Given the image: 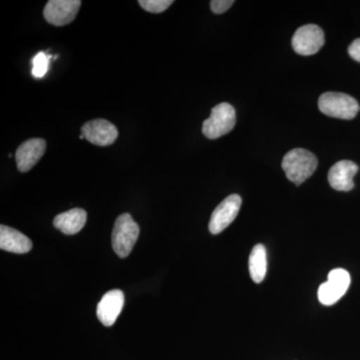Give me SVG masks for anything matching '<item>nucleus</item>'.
Wrapping results in <instances>:
<instances>
[{
	"instance_id": "nucleus-19",
	"label": "nucleus",
	"mask_w": 360,
	"mask_h": 360,
	"mask_svg": "<svg viewBox=\"0 0 360 360\" xmlns=\"http://www.w3.org/2000/svg\"><path fill=\"white\" fill-rule=\"evenodd\" d=\"M348 53L350 58L354 59L357 63H360V39H355L348 47Z\"/></svg>"
},
{
	"instance_id": "nucleus-12",
	"label": "nucleus",
	"mask_w": 360,
	"mask_h": 360,
	"mask_svg": "<svg viewBox=\"0 0 360 360\" xmlns=\"http://www.w3.org/2000/svg\"><path fill=\"white\" fill-rule=\"evenodd\" d=\"M357 172L359 167L352 161H338L329 169V184L335 191H350L354 187V177Z\"/></svg>"
},
{
	"instance_id": "nucleus-9",
	"label": "nucleus",
	"mask_w": 360,
	"mask_h": 360,
	"mask_svg": "<svg viewBox=\"0 0 360 360\" xmlns=\"http://www.w3.org/2000/svg\"><path fill=\"white\" fill-rule=\"evenodd\" d=\"M82 134L94 146H108L117 139L118 130L108 120H94L85 123L82 127Z\"/></svg>"
},
{
	"instance_id": "nucleus-15",
	"label": "nucleus",
	"mask_w": 360,
	"mask_h": 360,
	"mask_svg": "<svg viewBox=\"0 0 360 360\" xmlns=\"http://www.w3.org/2000/svg\"><path fill=\"white\" fill-rule=\"evenodd\" d=\"M248 266L251 279L255 283H262L267 271L266 250L264 245H257L252 248L248 260Z\"/></svg>"
},
{
	"instance_id": "nucleus-13",
	"label": "nucleus",
	"mask_w": 360,
	"mask_h": 360,
	"mask_svg": "<svg viewBox=\"0 0 360 360\" xmlns=\"http://www.w3.org/2000/svg\"><path fill=\"white\" fill-rule=\"evenodd\" d=\"M0 248L9 252L23 255L32 250V243L27 236L13 227L0 226Z\"/></svg>"
},
{
	"instance_id": "nucleus-18",
	"label": "nucleus",
	"mask_w": 360,
	"mask_h": 360,
	"mask_svg": "<svg viewBox=\"0 0 360 360\" xmlns=\"http://www.w3.org/2000/svg\"><path fill=\"white\" fill-rule=\"evenodd\" d=\"M233 4V0H212L210 2V8L215 14H221L229 11Z\"/></svg>"
},
{
	"instance_id": "nucleus-17",
	"label": "nucleus",
	"mask_w": 360,
	"mask_h": 360,
	"mask_svg": "<svg viewBox=\"0 0 360 360\" xmlns=\"http://www.w3.org/2000/svg\"><path fill=\"white\" fill-rule=\"evenodd\" d=\"M139 6L151 13H161L174 4L172 0H139Z\"/></svg>"
},
{
	"instance_id": "nucleus-10",
	"label": "nucleus",
	"mask_w": 360,
	"mask_h": 360,
	"mask_svg": "<svg viewBox=\"0 0 360 360\" xmlns=\"http://www.w3.org/2000/svg\"><path fill=\"white\" fill-rule=\"evenodd\" d=\"M46 141L42 139H28L18 146L15 153L16 165L20 172H27L44 156Z\"/></svg>"
},
{
	"instance_id": "nucleus-1",
	"label": "nucleus",
	"mask_w": 360,
	"mask_h": 360,
	"mask_svg": "<svg viewBox=\"0 0 360 360\" xmlns=\"http://www.w3.org/2000/svg\"><path fill=\"white\" fill-rule=\"evenodd\" d=\"M319 160L314 153L303 148H295L284 155L283 168L291 182L300 186L316 170Z\"/></svg>"
},
{
	"instance_id": "nucleus-11",
	"label": "nucleus",
	"mask_w": 360,
	"mask_h": 360,
	"mask_svg": "<svg viewBox=\"0 0 360 360\" xmlns=\"http://www.w3.org/2000/svg\"><path fill=\"white\" fill-rule=\"evenodd\" d=\"M124 305V295L122 290L108 291L97 305V317L104 326H111L120 316Z\"/></svg>"
},
{
	"instance_id": "nucleus-6",
	"label": "nucleus",
	"mask_w": 360,
	"mask_h": 360,
	"mask_svg": "<svg viewBox=\"0 0 360 360\" xmlns=\"http://www.w3.org/2000/svg\"><path fill=\"white\" fill-rule=\"evenodd\" d=\"M324 32L315 25H303L292 37V47L296 53L303 56H314L324 44Z\"/></svg>"
},
{
	"instance_id": "nucleus-4",
	"label": "nucleus",
	"mask_w": 360,
	"mask_h": 360,
	"mask_svg": "<svg viewBox=\"0 0 360 360\" xmlns=\"http://www.w3.org/2000/svg\"><path fill=\"white\" fill-rule=\"evenodd\" d=\"M236 112L233 106L222 103L214 106L212 115L202 124V134L208 139H217L229 134L236 127Z\"/></svg>"
},
{
	"instance_id": "nucleus-3",
	"label": "nucleus",
	"mask_w": 360,
	"mask_h": 360,
	"mask_svg": "<svg viewBox=\"0 0 360 360\" xmlns=\"http://www.w3.org/2000/svg\"><path fill=\"white\" fill-rule=\"evenodd\" d=\"M319 110L329 117L354 120L360 110L356 99L341 92H326L319 97Z\"/></svg>"
},
{
	"instance_id": "nucleus-8",
	"label": "nucleus",
	"mask_w": 360,
	"mask_h": 360,
	"mask_svg": "<svg viewBox=\"0 0 360 360\" xmlns=\"http://www.w3.org/2000/svg\"><path fill=\"white\" fill-rule=\"evenodd\" d=\"M241 202L243 200L238 194H231L229 198H225L212 212L210 226H208L210 231L212 234H219L231 224L238 217Z\"/></svg>"
},
{
	"instance_id": "nucleus-2",
	"label": "nucleus",
	"mask_w": 360,
	"mask_h": 360,
	"mask_svg": "<svg viewBox=\"0 0 360 360\" xmlns=\"http://www.w3.org/2000/svg\"><path fill=\"white\" fill-rule=\"evenodd\" d=\"M139 231L141 229L139 224L134 221L129 213H123L117 217L113 226L111 240H112L113 250L118 257L122 258L129 257L139 239Z\"/></svg>"
},
{
	"instance_id": "nucleus-7",
	"label": "nucleus",
	"mask_w": 360,
	"mask_h": 360,
	"mask_svg": "<svg viewBox=\"0 0 360 360\" xmlns=\"http://www.w3.org/2000/svg\"><path fill=\"white\" fill-rule=\"evenodd\" d=\"M80 6L79 0H51L44 7V16L52 25H68L75 20Z\"/></svg>"
},
{
	"instance_id": "nucleus-16",
	"label": "nucleus",
	"mask_w": 360,
	"mask_h": 360,
	"mask_svg": "<svg viewBox=\"0 0 360 360\" xmlns=\"http://www.w3.org/2000/svg\"><path fill=\"white\" fill-rule=\"evenodd\" d=\"M51 56H47L44 52H39V54L34 56L32 63V75L37 78L44 77L46 75L47 70H49V59Z\"/></svg>"
},
{
	"instance_id": "nucleus-5",
	"label": "nucleus",
	"mask_w": 360,
	"mask_h": 360,
	"mask_svg": "<svg viewBox=\"0 0 360 360\" xmlns=\"http://www.w3.org/2000/svg\"><path fill=\"white\" fill-rule=\"evenodd\" d=\"M349 272L343 269L331 270L328 274L326 283H322L319 288V300L323 305H333L347 293L350 285Z\"/></svg>"
},
{
	"instance_id": "nucleus-14",
	"label": "nucleus",
	"mask_w": 360,
	"mask_h": 360,
	"mask_svg": "<svg viewBox=\"0 0 360 360\" xmlns=\"http://www.w3.org/2000/svg\"><path fill=\"white\" fill-rule=\"evenodd\" d=\"M86 219L87 213L85 210L73 208L56 217L53 225L63 233L72 236L84 229Z\"/></svg>"
}]
</instances>
